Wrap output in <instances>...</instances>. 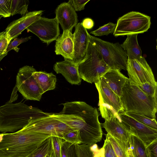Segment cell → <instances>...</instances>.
Listing matches in <instances>:
<instances>
[{
    "mask_svg": "<svg viewBox=\"0 0 157 157\" xmlns=\"http://www.w3.org/2000/svg\"><path fill=\"white\" fill-rule=\"evenodd\" d=\"M59 113H52L74 130L79 131L82 144L93 145L100 142L103 132L97 109L82 101L68 102Z\"/></svg>",
    "mask_w": 157,
    "mask_h": 157,
    "instance_id": "obj_1",
    "label": "cell"
},
{
    "mask_svg": "<svg viewBox=\"0 0 157 157\" xmlns=\"http://www.w3.org/2000/svg\"><path fill=\"white\" fill-rule=\"evenodd\" d=\"M0 157H27L51 136L31 131L27 125L11 133H2Z\"/></svg>",
    "mask_w": 157,
    "mask_h": 157,
    "instance_id": "obj_2",
    "label": "cell"
},
{
    "mask_svg": "<svg viewBox=\"0 0 157 157\" xmlns=\"http://www.w3.org/2000/svg\"><path fill=\"white\" fill-rule=\"evenodd\" d=\"M49 115V113L21 102L12 103L8 101L0 106V132H16L24 127L31 120Z\"/></svg>",
    "mask_w": 157,
    "mask_h": 157,
    "instance_id": "obj_3",
    "label": "cell"
},
{
    "mask_svg": "<svg viewBox=\"0 0 157 157\" xmlns=\"http://www.w3.org/2000/svg\"><path fill=\"white\" fill-rule=\"evenodd\" d=\"M121 98L124 112L136 113L156 119L157 96L147 95L129 78L122 89Z\"/></svg>",
    "mask_w": 157,
    "mask_h": 157,
    "instance_id": "obj_4",
    "label": "cell"
},
{
    "mask_svg": "<svg viewBox=\"0 0 157 157\" xmlns=\"http://www.w3.org/2000/svg\"><path fill=\"white\" fill-rule=\"evenodd\" d=\"M89 40L84 58L78 65V71L81 79L89 83H95L110 68L104 61L97 46Z\"/></svg>",
    "mask_w": 157,
    "mask_h": 157,
    "instance_id": "obj_5",
    "label": "cell"
},
{
    "mask_svg": "<svg viewBox=\"0 0 157 157\" xmlns=\"http://www.w3.org/2000/svg\"><path fill=\"white\" fill-rule=\"evenodd\" d=\"M151 25L150 16L138 12H130L118 19L113 35L117 37L143 33Z\"/></svg>",
    "mask_w": 157,
    "mask_h": 157,
    "instance_id": "obj_6",
    "label": "cell"
},
{
    "mask_svg": "<svg viewBox=\"0 0 157 157\" xmlns=\"http://www.w3.org/2000/svg\"><path fill=\"white\" fill-rule=\"evenodd\" d=\"M88 37L97 46L104 61L110 69L126 70L127 56L118 42L114 43L105 41L89 33Z\"/></svg>",
    "mask_w": 157,
    "mask_h": 157,
    "instance_id": "obj_7",
    "label": "cell"
},
{
    "mask_svg": "<svg viewBox=\"0 0 157 157\" xmlns=\"http://www.w3.org/2000/svg\"><path fill=\"white\" fill-rule=\"evenodd\" d=\"M36 71L33 67L28 65L20 68L16 76V86L25 99L40 101L43 93L33 76Z\"/></svg>",
    "mask_w": 157,
    "mask_h": 157,
    "instance_id": "obj_8",
    "label": "cell"
},
{
    "mask_svg": "<svg viewBox=\"0 0 157 157\" xmlns=\"http://www.w3.org/2000/svg\"><path fill=\"white\" fill-rule=\"evenodd\" d=\"M99 110L105 121L101 124L107 133L126 144H129L131 134L121 124L118 116L111 109L99 105Z\"/></svg>",
    "mask_w": 157,
    "mask_h": 157,
    "instance_id": "obj_9",
    "label": "cell"
},
{
    "mask_svg": "<svg viewBox=\"0 0 157 157\" xmlns=\"http://www.w3.org/2000/svg\"><path fill=\"white\" fill-rule=\"evenodd\" d=\"M126 70L129 79L135 85L139 86L148 83L157 86L152 70L143 56L133 59H128Z\"/></svg>",
    "mask_w": 157,
    "mask_h": 157,
    "instance_id": "obj_10",
    "label": "cell"
},
{
    "mask_svg": "<svg viewBox=\"0 0 157 157\" xmlns=\"http://www.w3.org/2000/svg\"><path fill=\"white\" fill-rule=\"evenodd\" d=\"M26 29L47 45L56 40L60 35L59 23L56 17L50 19L41 17Z\"/></svg>",
    "mask_w": 157,
    "mask_h": 157,
    "instance_id": "obj_11",
    "label": "cell"
},
{
    "mask_svg": "<svg viewBox=\"0 0 157 157\" xmlns=\"http://www.w3.org/2000/svg\"><path fill=\"white\" fill-rule=\"evenodd\" d=\"M120 121L131 134L140 139L147 146L157 139V130L137 121L124 112L118 113Z\"/></svg>",
    "mask_w": 157,
    "mask_h": 157,
    "instance_id": "obj_12",
    "label": "cell"
},
{
    "mask_svg": "<svg viewBox=\"0 0 157 157\" xmlns=\"http://www.w3.org/2000/svg\"><path fill=\"white\" fill-rule=\"evenodd\" d=\"M95 84L99 94V105L108 107L117 114L124 112L121 97L110 89L103 77Z\"/></svg>",
    "mask_w": 157,
    "mask_h": 157,
    "instance_id": "obj_13",
    "label": "cell"
},
{
    "mask_svg": "<svg viewBox=\"0 0 157 157\" xmlns=\"http://www.w3.org/2000/svg\"><path fill=\"white\" fill-rule=\"evenodd\" d=\"M43 11H34L29 12L25 15L10 23L5 29L9 42L17 37L26 29L41 16Z\"/></svg>",
    "mask_w": 157,
    "mask_h": 157,
    "instance_id": "obj_14",
    "label": "cell"
},
{
    "mask_svg": "<svg viewBox=\"0 0 157 157\" xmlns=\"http://www.w3.org/2000/svg\"><path fill=\"white\" fill-rule=\"evenodd\" d=\"M88 32L82 22L78 23L75 27L74 33V53L72 62L78 65L84 59L89 40Z\"/></svg>",
    "mask_w": 157,
    "mask_h": 157,
    "instance_id": "obj_15",
    "label": "cell"
},
{
    "mask_svg": "<svg viewBox=\"0 0 157 157\" xmlns=\"http://www.w3.org/2000/svg\"><path fill=\"white\" fill-rule=\"evenodd\" d=\"M55 14V17L63 31L72 32L73 28L78 23L77 14L68 2H64L59 5L56 10Z\"/></svg>",
    "mask_w": 157,
    "mask_h": 157,
    "instance_id": "obj_16",
    "label": "cell"
},
{
    "mask_svg": "<svg viewBox=\"0 0 157 157\" xmlns=\"http://www.w3.org/2000/svg\"><path fill=\"white\" fill-rule=\"evenodd\" d=\"M74 36L72 32L63 31L56 40L55 52L62 56L65 60L71 61L74 53Z\"/></svg>",
    "mask_w": 157,
    "mask_h": 157,
    "instance_id": "obj_17",
    "label": "cell"
},
{
    "mask_svg": "<svg viewBox=\"0 0 157 157\" xmlns=\"http://www.w3.org/2000/svg\"><path fill=\"white\" fill-rule=\"evenodd\" d=\"M53 69L57 74H61L69 83L80 85L81 79L78 72V65L71 60H65L56 62Z\"/></svg>",
    "mask_w": 157,
    "mask_h": 157,
    "instance_id": "obj_18",
    "label": "cell"
},
{
    "mask_svg": "<svg viewBox=\"0 0 157 157\" xmlns=\"http://www.w3.org/2000/svg\"><path fill=\"white\" fill-rule=\"evenodd\" d=\"M55 123L54 118L51 113H49L48 116L31 120L26 125L33 132L58 137L55 129Z\"/></svg>",
    "mask_w": 157,
    "mask_h": 157,
    "instance_id": "obj_19",
    "label": "cell"
},
{
    "mask_svg": "<svg viewBox=\"0 0 157 157\" xmlns=\"http://www.w3.org/2000/svg\"><path fill=\"white\" fill-rule=\"evenodd\" d=\"M102 77L110 89L121 97L122 89L128 78L117 69H110Z\"/></svg>",
    "mask_w": 157,
    "mask_h": 157,
    "instance_id": "obj_20",
    "label": "cell"
},
{
    "mask_svg": "<svg viewBox=\"0 0 157 157\" xmlns=\"http://www.w3.org/2000/svg\"><path fill=\"white\" fill-rule=\"evenodd\" d=\"M32 75L43 94L55 88L56 78L52 73L36 71L33 73Z\"/></svg>",
    "mask_w": 157,
    "mask_h": 157,
    "instance_id": "obj_21",
    "label": "cell"
},
{
    "mask_svg": "<svg viewBox=\"0 0 157 157\" xmlns=\"http://www.w3.org/2000/svg\"><path fill=\"white\" fill-rule=\"evenodd\" d=\"M137 35V34L127 35L126 40L120 44L126 53L128 59H133L142 56L138 42Z\"/></svg>",
    "mask_w": 157,
    "mask_h": 157,
    "instance_id": "obj_22",
    "label": "cell"
},
{
    "mask_svg": "<svg viewBox=\"0 0 157 157\" xmlns=\"http://www.w3.org/2000/svg\"><path fill=\"white\" fill-rule=\"evenodd\" d=\"M75 147L77 157H104L103 148L99 149L96 144L90 146L82 144L75 145Z\"/></svg>",
    "mask_w": 157,
    "mask_h": 157,
    "instance_id": "obj_23",
    "label": "cell"
},
{
    "mask_svg": "<svg viewBox=\"0 0 157 157\" xmlns=\"http://www.w3.org/2000/svg\"><path fill=\"white\" fill-rule=\"evenodd\" d=\"M107 138L111 144L117 157H132L130 144H126L107 133Z\"/></svg>",
    "mask_w": 157,
    "mask_h": 157,
    "instance_id": "obj_24",
    "label": "cell"
},
{
    "mask_svg": "<svg viewBox=\"0 0 157 157\" xmlns=\"http://www.w3.org/2000/svg\"><path fill=\"white\" fill-rule=\"evenodd\" d=\"M130 146L132 157H148L147 146L137 136L131 135Z\"/></svg>",
    "mask_w": 157,
    "mask_h": 157,
    "instance_id": "obj_25",
    "label": "cell"
},
{
    "mask_svg": "<svg viewBox=\"0 0 157 157\" xmlns=\"http://www.w3.org/2000/svg\"><path fill=\"white\" fill-rule=\"evenodd\" d=\"M51 136L43 141L34 151L27 157H50L52 150Z\"/></svg>",
    "mask_w": 157,
    "mask_h": 157,
    "instance_id": "obj_26",
    "label": "cell"
},
{
    "mask_svg": "<svg viewBox=\"0 0 157 157\" xmlns=\"http://www.w3.org/2000/svg\"><path fill=\"white\" fill-rule=\"evenodd\" d=\"M29 2L28 0H11V15L13 16L17 14L23 16L29 12L28 8Z\"/></svg>",
    "mask_w": 157,
    "mask_h": 157,
    "instance_id": "obj_27",
    "label": "cell"
},
{
    "mask_svg": "<svg viewBox=\"0 0 157 157\" xmlns=\"http://www.w3.org/2000/svg\"><path fill=\"white\" fill-rule=\"evenodd\" d=\"M124 113L128 116L132 117L137 121L157 130V123L155 119L149 118L143 115L131 112Z\"/></svg>",
    "mask_w": 157,
    "mask_h": 157,
    "instance_id": "obj_28",
    "label": "cell"
},
{
    "mask_svg": "<svg viewBox=\"0 0 157 157\" xmlns=\"http://www.w3.org/2000/svg\"><path fill=\"white\" fill-rule=\"evenodd\" d=\"M51 114L55 119V129L58 137L62 138L65 135L74 130L68 125L58 120L52 113Z\"/></svg>",
    "mask_w": 157,
    "mask_h": 157,
    "instance_id": "obj_29",
    "label": "cell"
},
{
    "mask_svg": "<svg viewBox=\"0 0 157 157\" xmlns=\"http://www.w3.org/2000/svg\"><path fill=\"white\" fill-rule=\"evenodd\" d=\"M116 26V24L109 22L100 27L98 29L90 32L95 36L108 35L111 33H113Z\"/></svg>",
    "mask_w": 157,
    "mask_h": 157,
    "instance_id": "obj_30",
    "label": "cell"
},
{
    "mask_svg": "<svg viewBox=\"0 0 157 157\" xmlns=\"http://www.w3.org/2000/svg\"><path fill=\"white\" fill-rule=\"evenodd\" d=\"M52 150L50 157H62L61 147L64 141L62 138L51 136Z\"/></svg>",
    "mask_w": 157,
    "mask_h": 157,
    "instance_id": "obj_31",
    "label": "cell"
},
{
    "mask_svg": "<svg viewBox=\"0 0 157 157\" xmlns=\"http://www.w3.org/2000/svg\"><path fill=\"white\" fill-rule=\"evenodd\" d=\"M62 157H77L75 145L64 140L61 147Z\"/></svg>",
    "mask_w": 157,
    "mask_h": 157,
    "instance_id": "obj_32",
    "label": "cell"
},
{
    "mask_svg": "<svg viewBox=\"0 0 157 157\" xmlns=\"http://www.w3.org/2000/svg\"><path fill=\"white\" fill-rule=\"evenodd\" d=\"M62 139L65 141L75 145L82 144L79 132L77 130H73L66 134Z\"/></svg>",
    "mask_w": 157,
    "mask_h": 157,
    "instance_id": "obj_33",
    "label": "cell"
},
{
    "mask_svg": "<svg viewBox=\"0 0 157 157\" xmlns=\"http://www.w3.org/2000/svg\"><path fill=\"white\" fill-rule=\"evenodd\" d=\"M9 43L5 31L0 33V62L8 53L6 50Z\"/></svg>",
    "mask_w": 157,
    "mask_h": 157,
    "instance_id": "obj_34",
    "label": "cell"
},
{
    "mask_svg": "<svg viewBox=\"0 0 157 157\" xmlns=\"http://www.w3.org/2000/svg\"><path fill=\"white\" fill-rule=\"evenodd\" d=\"M11 0H0V16L9 17L11 15Z\"/></svg>",
    "mask_w": 157,
    "mask_h": 157,
    "instance_id": "obj_35",
    "label": "cell"
},
{
    "mask_svg": "<svg viewBox=\"0 0 157 157\" xmlns=\"http://www.w3.org/2000/svg\"><path fill=\"white\" fill-rule=\"evenodd\" d=\"M31 39V36L25 38H19L17 37L14 38L13 41H10L9 43L6 50V53H8L11 50H14L16 52H18L20 49L18 46L21 43L26 42Z\"/></svg>",
    "mask_w": 157,
    "mask_h": 157,
    "instance_id": "obj_36",
    "label": "cell"
},
{
    "mask_svg": "<svg viewBox=\"0 0 157 157\" xmlns=\"http://www.w3.org/2000/svg\"><path fill=\"white\" fill-rule=\"evenodd\" d=\"M144 93L151 97L157 96V86L148 83H145L138 86Z\"/></svg>",
    "mask_w": 157,
    "mask_h": 157,
    "instance_id": "obj_37",
    "label": "cell"
},
{
    "mask_svg": "<svg viewBox=\"0 0 157 157\" xmlns=\"http://www.w3.org/2000/svg\"><path fill=\"white\" fill-rule=\"evenodd\" d=\"M102 148L104 157H117L111 144L106 137Z\"/></svg>",
    "mask_w": 157,
    "mask_h": 157,
    "instance_id": "obj_38",
    "label": "cell"
},
{
    "mask_svg": "<svg viewBox=\"0 0 157 157\" xmlns=\"http://www.w3.org/2000/svg\"><path fill=\"white\" fill-rule=\"evenodd\" d=\"M90 0H70L68 3L75 11H78L84 9L86 4Z\"/></svg>",
    "mask_w": 157,
    "mask_h": 157,
    "instance_id": "obj_39",
    "label": "cell"
},
{
    "mask_svg": "<svg viewBox=\"0 0 157 157\" xmlns=\"http://www.w3.org/2000/svg\"><path fill=\"white\" fill-rule=\"evenodd\" d=\"M148 157H157V139L147 146Z\"/></svg>",
    "mask_w": 157,
    "mask_h": 157,
    "instance_id": "obj_40",
    "label": "cell"
},
{
    "mask_svg": "<svg viewBox=\"0 0 157 157\" xmlns=\"http://www.w3.org/2000/svg\"><path fill=\"white\" fill-rule=\"evenodd\" d=\"M82 24L83 26L86 29H91L94 25L93 20L89 18H86L84 19Z\"/></svg>",
    "mask_w": 157,
    "mask_h": 157,
    "instance_id": "obj_41",
    "label": "cell"
},
{
    "mask_svg": "<svg viewBox=\"0 0 157 157\" xmlns=\"http://www.w3.org/2000/svg\"><path fill=\"white\" fill-rule=\"evenodd\" d=\"M17 90V87L15 86V87H14L13 89V93H12V94H13V95H11L10 100L9 101H8L9 102L12 103L13 101L16 100L14 96H15V94L16 93Z\"/></svg>",
    "mask_w": 157,
    "mask_h": 157,
    "instance_id": "obj_42",
    "label": "cell"
},
{
    "mask_svg": "<svg viewBox=\"0 0 157 157\" xmlns=\"http://www.w3.org/2000/svg\"></svg>",
    "mask_w": 157,
    "mask_h": 157,
    "instance_id": "obj_43",
    "label": "cell"
}]
</instances>
